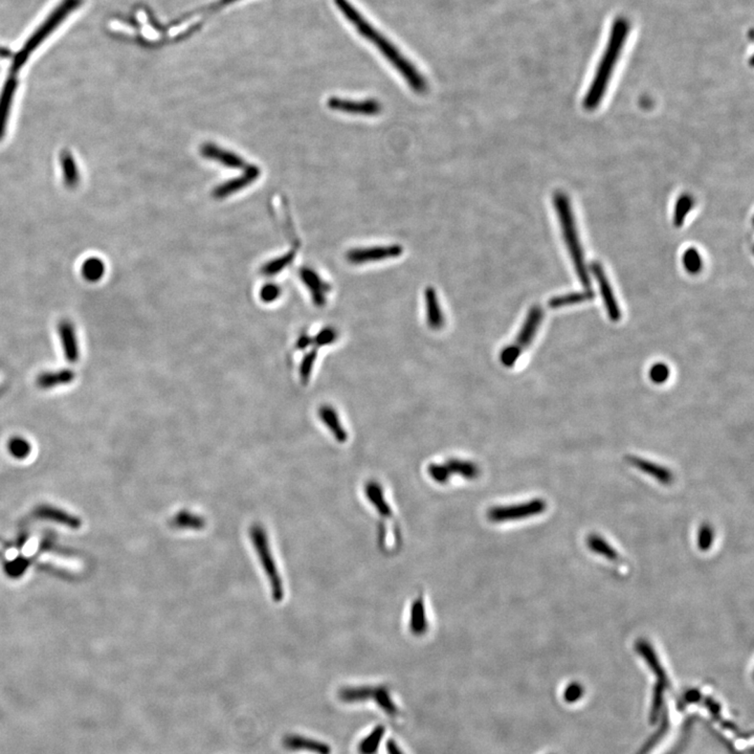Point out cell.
<instances>
[{"label": "cell", "mask_w": 754, "mask_h": 754, "mask_svg": "<svg viewBox=\"0 0 754 754\" xmlns=\"http://www.w3.org/2000/svg\"><path fill=\"white\" fill-rule=\"evenodd\" d=\"M337 8L341 11L345 18L356 27L361 36L377 46L380 54L389 61L391 65L400 74L410 87L416 93H424L428 90V84L422 74L416 69L415 65L408 60L407 57L378 29H375L358 8L350 4L348 0H335Z\"/></svg>", "instance_id": "1"}, {"label": "cell", "mask_w": 754, "mask_h": 754, "mask_svg": "<svg viewBox=\"0 0 754 754\" xmlns=\"http://www.w3.org/2000/svg\"><path fill=\"white\" fill-rule=\"evenodd\" d=\"M628 32H630V23L626 21V19L618 18L614 21L611 32H610L607 48L598 65L591 86L584 100V106L586 109L593 110L600 105L609 85L610 79L615 69L616 63L618 62L622 48L626 44Z\"/></svg>", "instance_id": "2"}, {"label": "cell", "mask_w": 754, "mask_h": 754, "mask_svg": "<svg viewBox=\"0 0 754 754\" xmlns=\"http://www.w3.org/2000/svg\"><path fill=\"white\" fill-rule=\"evenodd\" d=\"M554 206H556L565 241H566L569 254L572 258L579 281L585 286L586 290H589L591 285V278L586 267L583 250H581V242H579L577 227H575L574 218H573L571 206L566 195L563 193H556L554 195Z\"/></svg>", "instance_id": "3"}, {"label": "cell", "mask_w": 754, "mask_h": 754, "mask_svg": "<svg viewBox=\"0 0 754 754\" xmlns=\"http://www.w3.org/2000/svg\"><path fill=\"white\" fill-rule=\"evenodd\" d=\"M250 541L260 560L264 574L271 587V594L276 602H280L284 598V585L279 572L273 551H271L269 537L262 524L255 523L248 529Z\"/></svg>", "instance_id": "4"}, {"label": "cell", "mask_w": 754, "mask_h": 754, "mask_svg": "<svg viewBox=\"0 0 754 754\" xmlns=\"http://www.w3.org/2000/svg\"><path fill=\"white\" fill-rule=\"evenodd\" d=\"M339 698L342 702L345 703L372 700L390 717H395L398 713L396 704L391 698L390 692L384 686H349L339 690Z\"/></svg>", "instance_id": "5"}, {"label": "cell", "mask_w": 754, "mask_h": 754, "mask_svg": "<svg viewBox=\"0 0 754 754\" xmlns=\"http://www.w3.org/2000/svg\"><path fill=\"white\" fill-rule=\"evenodd\" d=\"M547 509V504L541 499H533L527 502L513 505H499L490 507L486 513L488 521L500 524L519 521L522 519L541 515Z\"/></svg>", "instance_id": "6"}, {"label": "cell", "mask_w": 754, "mask_h": 754, "mask_svg": "<svg viewBox=\"0 0 754 754\" xmlns=\"http://www.w3.org/2000/svg\"><path fill=\"white\" fill-rule=\"evenodd\" d=\"M365 494L368 501H370L371 505L377 509L378 515L384 519L382 520L384 523L382 524V528H379L380 541L386 544L388 535L390 533H393L395 537H400L398 528L395 526L394 511H392V507L384 497L382 485L377 481L367 482L365 485Z\"/></svg>", "instance_id": "7"}, {"label": "cell", "mask_w": 754, "mask_h": 754, "mask_svg": "<svg viewBox=\"0 0 754 754\" xmlns=\"http://www.w3.org/2000/svg\"><path fill=\"white\" fill-rule=\"evenodd\" d=\"M403 253V248L399 244L392 245L371 246V248H358L350 250L346 255L348 262L354 265L366 264V263L378 262L386 259L397 258Z\"/></svg>", "instance_id": "8"}, {"label": "cell", "mask_w": 754, "mask_h": 754, "mask_svg": "<svg viewBox=\"0 0 754 754\" xmlns=\"http://www.w3.org/2000/svg\"><path fill=\"white\" fill-rule=\"evenodd\" d=\"M331 110L344 112V114H358V116H377L382 110V104L375 99L350 100L343 97H332L327 102Z\"/></svg>", "instance_id": "9"}, {"label": "cell", "mask_w": 754, "mask_h": 754, "mask_svg": "<svg viewBox=\"0 0 754 754\" xmlns=\"http://www.w3.org/2000/svg\"><path fill=\"white\" fill-rule=\"evenodd\" d=\"M299 275L309 292L314 305L316 307H324L327 303V296L331 290L330 284L327 283L314 269L309 267H302Z\"/></svg>", "instance_id": "10"}, {"label": "cell", "mask_w": 754, "mask_h": 754, "mask_svg": "<svg viewBox=\"0 0 754 754\" xmlns=\"http://www.w3.org/2000/svg\"><path fill=\"white\" fill-rule=\"evenodd\" d=\"M590 269H591L592 274L595 276L596 281H598V286H600V294H602L603 303H605L610 320L613 321V322H618L621 318V311H620V308L618 306L617 301H616L615 296H614L611 284L607 280L602 265L600 263L593 262L590 267Z\"/></svg>", "instance_id": "11"}, {"label": "cell", "mask_w": 754, "mask_h": 754, "mask_svg": "<svg viewBox=\"0 0 754 754\" xmlns=\"http://www.w3.org/2000/svg\"><path fill=\"white\" fill-rule=\"evenodd\" d=\"M243 171V175L234 178V180H229V182H224L220 186L216 187L213 191V196L217 199H224L226 197L231 196V195L248 188L250 184L256 182L259 176L261 175V170L255 165H248V167Z\"/></svg>", "instance_id": "12"}, {"label": "cell", "mask_w": 754, "mask_h": 754, "mask_svg": "<svg viewBox=\"0 0 754 754\" xmlns=\"http://www.w3.org/2000/svg\"><path fill=\"white\" fill-rule=\"evenodd\" d=\"M201 154L205 159L216 161V163L229 168V169L244 170L248 165L239 155L231 152V151L224 149V148L220 147L215 144H203L201 147Z\"/></svg>", "instance_id": "13"}, {"label": "cell", "mask_w": 754, "mask_h": 754, "mask_svg": "<svg viewBox=\"0 0 754 754\" xmlns=\"http://www.w3.org/2000/svg\"><path fill=\"white\" fill-rule=\"evenodd\" d=\"M543 318L544 311L541 306L534 305L529 309L525 322H524L523 326H522L520 332L518 333L517 339L513 343L522 351L530 346L531 342L533 341L537 330H539V327L541 321H543Z\"/></svg>", "instance_id": "14"}, {"label": "cell", "mask_w": 754, "mask_h": 754, "mask_svg": "<svg viewBox=\"0 0 754 754\" xmlns=\"http://www.w3.org/2000/svg\"><path fill=\"white\" fill-rule=\"evenodd\" d=\"M284 748L290 751H308L316 754H331V748L326 743L309 739L300 734H288L282 740Z\"/></svg>", "instance_id": "15"}, {"label": "cell", "mask_w": 754, "mask_h": 754, "mask_svg": "<svg viewBox=\"0 0 754 754\" xmlns=\"http://www.w3.org/2000/svg\"><path fill=\"white\" fill-rule=\"evenodd\" d=\"M58 333L65 358L71 364H76L80 358V350L75 327L69 320H62L58 325Z\"/></svg>", "instance_id": "16"}, {"label": "cell", "mask_w": 754, "mask_h": 754, "mask_svg": "<svg viewBox=\"0 0 754 754\" xmlns=\"http://www.w3.org/2000/svg\"><path fill=\"white\" fill-rule=\"evenodd\" d=\"M430 626L428 610L424 602V596L420 594L410 605L409 612V630L412 634L416 636H422L426 634Z\"/></svg>", "instance_id": "17"}, {"label": "cell", "mask_w": 754, "mask_h": 754, "mask_svg": "<svg viewBox=\"0 0 754 754\" xmlns=\"http://www.w3.org/2000/svg\"><path fill=\"white\" fill-rule=\"evenodd\" d=\"M626 460L632 466L640 469L641 471L651 476L660 483L668 485V484L672 483L673 480H674V475H673L672 471H668L666 467L661 466V465L656 464V463L636 456L626 457Z\"/></svg>", "instance_id": "18"}, {"label": "cell", "mask_w": 754, "mask_h": 754, "mask_svg": "<svg viewBox=\"0 0 754 754\" xmlns=\"http://www.w3.org/2000/svg\"><path fill=\"white\" fill-rule=\"evenodd\" d=\"M424 304H426V323L433 330H440L445 325V316L439 304L437 292L433 288H426L424 290Z\"/></svg>", "instance_id": "19"}, {"label": "cell", "mask_w": 754, "mask_h": 754, "mask_svg": "<svg viewBox=\"0 0 754 754\" xmlns=\"http://www.w3.org/2000/svg\"><path fill=\"white\" fill-rule=\"evenodd\" d=\"M318 416H320L321 422L330 431L337 443H345L348 440L347 431L342 424L339 414L331 405H322L318 409Z\"/></svg>", "instance_id": "20"}, {"label": "cell", "mask_w": 754, "mask_h": 754, "mask_svg": "<svg viewBox=\"0 0 754 754\" xmlns=\"http://www.w3.org/2000/svg\"><path fill=\"white\" fill-rule=\"evenodd\" d=\"M206 525L207 521L203 516L197 515L188 509L178 511L169 521L170 527L176 530L199 531L203 530Z\"/></svg>", "instance_id": "21"}, {"label": "cell", "mask_w": 754, "mask_h": 754, "mask_svg": "<svg viewBox=\"0 0 754 754\" xmlns=\"http://www.w3.org/2000/svg\"><path fill=\"white\" fill-rule=\"evenodd\" d=\"M636 649L638 653L647 660V664L649 668H652L656 676L658 677V682L664 684V685H668V677H666V672H664V668L660 664L659 659H658L657 655H656L655 651L653 647H651L647 641L640 640L636 643Z\"/></svg>", "instance_id": "22"}, {"label": "cell", "mask_w": 754, "mask_h": 754, "mask_svg": "<svg viewBox=\"0 0 754 754\" xmlns=\"http://www.w3.org/2000/svg\"><path fill=\"white\" fill-rule=\"evenodd\" d=\"M75 379V373L69 369L43 372L37 378V384L41 389H53L67 384Z\"/></svg>", "instance_id": "23"}, {"label": "cell", "mask_w": 754, "mask_h": 754, "mask_svg": "<svg viewBox=\"0 0 754 754\" xmlns=\"http://www.w3.org/2000/svg\"><path fill=\"white\" fill-rule=\"evenodd\" d=\"M445 464L447 465L451 476H460V477L464 478L465 480H469V481L477 479L480 476L479 466L476 463L471 462V461L451 458L447 459Z\"/></svg>", "instance_id": "24"}, {"label": "cell", "mask_w": 754, "mask_h": 754, "mask_svg": "<svg viewBox=\"0 0 754 754\" xmlns=\"http://www.w3.org/2000/svg\"><path fill=\"white\" fill-rule=\"evenodd\" d=\"M297 250H290L286 254L282 255V256L278 257V258L273 259L269 262L265 263L262 267H261V274L267 276V277H273V276L278 275V274L283 271L284 269H288L292 262H294L295 258H296Z\"/></svg>", "instance_id": "25"}, {"label": "cell", "mask_w": 754, "mask_h": 754, "mask_svg": "<svg viewBox=\"0 0 754 754\" xmlns=\"http://www.w3.org/2000/svg\"><path fill=\"white\" fill-rule=\"evenodd\" d=\"M594 292L592 290H586L584 292H572V294L564 295V296L554 297V298L550 299L549 305L550 308H560L566 307V306L577 305V304L584 303V302H588L593 300Z\"/></svg>", "instance_id": "26"}, {"label": "cell", "mask_w": 754, "mask_h": 754, "mask_svg": "<svg viewBox=\"0 0 754 754\" xmlns=\"http://www.w3.org/2000/svg\"><path fill=\"white\" fill-rule=\"evenodd\" d=\"M384 728L377 726L372 730L369 736H367L358 746L360 754H375L379 748L380 742L384 738Z\"/></svg>", "instance_id": "27"}, {"label": "cell", "mask_w": 754, "mask_h": 754, "mask_svg": "<svg viewBox=\"0 0 754 754\" xmlns=\"http://www.w3.org/2000/svg\"><path fill=\"white\" fill-rule=\"evenodd\" d=\"M588 546H589L592 551L596 552V553L605 556L609 560H615L619 558L617 551L613 547H611L610 544L602 537H600V535H590L589 539H588Z\"/></svg>", "instance_id": "28"}, {"label": "cell", "mask_w": 754, "mask_h": 754, "mask_svg": "<svg viewBox=\"0 0 754 754\" xmlns=\"http://www.w3.org/2000/svg\"><path fill=\"white\" fill-rule=\"evenodd\" d=\"M318 358V351L316 348L308 351L305 356L302 358L300 364V368H299V375H300V380L302 384H307L309 382L310 378H311L312 371H314V365H316V361Z\"/></svg>", "instance_id": "29"}, {"label": "cell", "mask_w": 754, "mask_h": 754, "mask_svg": "<svg viewBox=\"0 0 754 754\" xmlns=\"http://www.w3.org/2000/svg\"><path fill=\"white\" fill-rule=\"evenodd\" d=\"M105 267L99 259H90L82 267V273L85 279L88 281H97L103 277Z\"/></svg>", "instance_id": "30"}, {"label": "cell", "mask_w": 754, "mask_h": 754, "mask_svg": "<svg viewBox=\"0 0 754 754\" xmlns=\"http://www.w3.org/2000/svg\"><path fill=\"white\" fill-rule=\"evenodd\" d=\"M692 205H694V201L689 195L684 194L677 201L676 207H675L674 214V224L677 227H680L683 224L684 220H685L686 215L689 213L692 210Z\"/></svg>", "instance_id": "31"}, {"label": "cell", "mask_w": 754, "mask_h": 754, "mask_svg": "<svg viewBox=\"0 0 754 754\" xmlns=\"http://www.w3.org/2000/svg\"><path fill=\"white\" fill-rule=\"evenodd\" d=\"M8 449L15 458L23 459L31 454L32 445L23 437H13L8 443Z\"/></svg>", "instance_id": "32"}, {"label": "cell", "mask_w": 754, "mask_h": 754, "mask_svg": "<svg viewBox=\"0 0 754 754\" xmlns=\"http://www.w3.org/2000/svg\"><path fill=\"white\" fill-rule=\"evenodd\" d=\"M683 265L689 274H698L702 269V259L696 248H688L683 255Z\"/></svg>", "instance_id": "33"}, {"label": "cell", "mask_w": 754, "mask_h": 754, "mask_svg": "<svg viewBox=\"0 0 754 754\" xmlns=\"http://www.w3.org/2000/svg\"><path fill=\"white\" fill-rule=\"evenodd\" d=\"M337 339V330L332 327H325L312 337V345L316 348L326 347L335 343Z\"/></svg>", "instance_id": "34"}, {"label": "cell", "mask_w": 754, "mask_h": 754, "mask_svg": "<svg viewBox=\"0 0 754 754\" xmlns=\"http://www.w3.org/2000/svg\"><path fill=\"white\" fill-rule=\"evenodd\" d=\"M428 473L430 477L439 484H447L452 477L445 463H432L429 465Z\"/></svg>", "instance_id": "35"}, {"label": "cell", "mask_w": 754, "mask_h": 754, "mask_svg": "<svg viewBox=\"0 0 754 754\" xmlns=\"http://www.w3.org/2000/svg\"><path fill=\"white\" fill-rule=\"evenodd\" d=\"M522 352L523 351H522L517 345H515V344L507 346V347H505L504 349L501 351V364H502L503 366L506 367V368H511V367L515 366L516 363L519 360Z\"/></svg>", "instance_id": "36"}, {"label": "cell", "mask_w": 754, "mask_h": 754, "mask_svg": "<svg viewBox=\"0 0 754 754\" xmlns=\"http://www.w3.org/2000/svg\"><path fill=\"white\" fill-rule=\"evenodd\" d=\"M282 290L278 284L276 283H267L264 286H262L259 292L261 301L265 304H271L274 302L277 301L281 296Z\"/></svg>", "instance_id": "37"}, {"label": "cell", "mask_w": 754, "mask_h": 754, "mask_svg": "<svg viewBox=\"0 0 754 754\" xmlns=\"http://www.w3.org/2000/svg\"><path fill=\"white\" fill-rule=\"evenodd\" d=\"M713 539H715L713 529L707 525V524L701 526L698 533V547L700 548V550L707 551V550L711 549Z\"/></svg>", "instance_id": "38"}, {"label": "cell", "mask_w": 754, "mask_h": 754, "mask_svg": "<svg viewBox=\"0 0 754 754\" xmlns=\"http://www.w3.org/2000/svg\"><path fill=\"white\" fill-rule=\"evenodd\" d=\"M668 377H670V369L662 363L654 365L649 370V378L655 384H664L668 379Z\"/></svg>", "instance_id": "39"}, {"label": "cell", "mask_w": 754, "mask_h": 754, "mask_svg": "<svg viewBox=\"0 0 754 754\" xmlns=\"http://www.w3.org/2000/svg\"><path fill=\"white\" fill-rule=\"evenodd\" d=\"M583 696V687L577 683L571 684L565 692V699L568 702H575Z\"/></svg>", "instance_id": "40"}, {"label": "cell", "mask_w": 754, "mask_h": 754, "mask_svg": "<svg viewBox=\"0 0 754 754\" xmlns=\"http://www.w3.org/2000/svg\"><path fill=\"white\" fill-rule=\"evenodd\" d=\"M311 345L312 337H310L309 335H307V333H303V335H301L300 337H299V339H297V349L302 350V351L307 349V348L310 347Z\"/></svg>", "instance_id": "41"}, {"label": "cell", "mask_w": 754, "mask_h": 754, "mask_svg": "<svg viewBox=\"0 0 754 754\" xmlns=\"http://www.w3.org/2000/svg\"><path fill=\"white\" fill-rule=\"evenodd\" d=\"M386 749H388L389 754H403L394 741H389L388 744H386Z\"/></svg>", "instance_id": "42"}, {"label": "cell", "mask_w": 754, "mask_h": 754, "mask_svg": "<svg viewBox=\"0 0 754 754\" xmlns=\"http://www.w3.org/2000/svg\"><path fill=\"white\" fill-rule=\"evenodd\" d=\"M699 696H700V694L696 690H690L686 694V701L694 702V701L698 700Z\"/></svg>", "instance_id": "43"}, {"label": "cell", "mask_w": 754, "mask_h": 754, "mask_svg": "<svg viewBox=\"0 0 754 754\" xmlns=\"http://www.w3.org/2000/svg\"><path fill=\"white\" fill-rule=\"evenodd\" d=\"M234 1H237V0H222V4H229Z\"/></svg>", "instance_id": "44"}]
</instances>
